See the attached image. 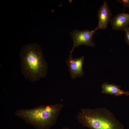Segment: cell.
I'll return each instance as SVG.
<instances>
[{
  "instance_id": "obj_4",
  "label": "cell",
  "mask_w": 129,
  "mask_h": 129,
  "mask_svg": "<svg viewBox=\"0 0 129 129\" xmlns=\"http://www.w3.org/2000/svg\"><path fill=\"white\" fill-rule=\"evenodd\" d=\"M97 30L96 28L91 30L88 29L82 30L75 29L70 32V34L73 41V47L70 52L72 53L75 48L81 45L94 47L95 43L93 41V36Z\"/></svg>"
},
{
  "instance_id": "obj_2",
  "label": "cell",
  "mask_w": 129,
  "mask_h": 129,
  "mask_svg": "<svg viewBox=\"0 0 129 129\" xmlns=\"http://www.w3.org/2000/svg\"><path fill=\"white\" fill-rule=\"evenodd\" d=\"M64 104L41 105L33 108L16 110V116L36 129H50L57 122Z\"/></svg>"
},
{
  "instance_id": "obj_5",
  "label": "cell",
  "mask_w": 129,
  "mask_h": 129,
  "mask_svg": "<svg viewBox=\"0 0 129 129\" xmlns=\"http://www.w3.org/2000/svg\"><path fill=\"white\" fill-rule=\"evenodd\" d=\"M72 53L70 52V54L66 61V63L68 68L71 78L75 79L83 76L85 74L82 70L85 58L84 56H82L74 59Z\"/></svg>"
},
{
  "instance_id": "obj_1",
  "label": "cell",
  "mask_w": 129,
  "mask_h": 129,
  "mask_svg": "<svg viewBox=\"0 0 129 129\" xmlns=\"http://www.w3.org/2000/svg\"><path fill=\"white\" fill-rule=\"evenodd\" d=\"M20 56L21 71L26 78L35 82L46 76L48 67L40 45L33 43L24 46Z\"/></svg>"
},
{
  "instance_id": "obj_7",
  "label": "cell",
  "mask_w": 129,
  "mask_h": 129,
  "mask_svg": "<svg viewBox=\"0 0 129 129\" xmlns=\"http://www.w3.org/2000/svg\"><path fill=\"white\" fill-rule=\"evenodd\" d=\"M110 22L113 30L124 31L129 25V14L119 13L114 16Z\"/></svg>"
},
{
  "instance_id": "obj_9",
  "label": "cell",
  "mask_w": 129,
  "mask_h": 129,
  "mask_svg": "<svg viewBox=\"0 0 129 129\" xmlns=\"http://www.w3.org/2000/svg\"><path fill=\"white\" fill-rule=\"evenodd\" d=\"M125 33V41L129 46V27H127L124 30Z\"/></svg>"
},
{
  "instance_id": "obj_6",
  "label": "cell",
  "mask_w": 129,
  "mask_h": 129,
  "mask_svg": "<svg viewBox=\"0 0 129 129\" xmlns=\"http://www.w3.org/2000/svg\"><path fill=\"white\" fill-rule=\"evenodd\" d=\"M112 15L111 10L108 5V2L104 1L102 4L99 8L97 13L98 23L96 28L103 30L107 28L108 24L111 20Z\"/></svg>"
},
{
  "instance_id": "obj_3",
  "label": "cell",
  "mask_w": 129,
  "mask_h": 129,
  "mask_svg": "<svg viewBox=\"0 0 129 129\" xmlns=\"http://www.w3.org/2000/svg\"><path fill=\"white\" fill-rule=\"evenodd\" d=\"M79 123L90 129H124L123 124L105 108H82L76 117Z\"/></svg>"
},
{
  "instance_id": "obj_8",
  "label": "cell",
  "mask_w": 129,
  "mask_h": 129,
  "mask_svg": "<svg viewBox=\"0 0 129 129\" xmlns=\"http://www.w3.org/2000/svg\"><path fill=\"white\" fill-rule=\"evenodd\" d=\"M121 86L105 82L102 85V93L118 96L125 95H129V91H125L121 90Z\"/></svg>"
},
{
  "instance_id": "obj_10",
  "label": "cell",
  "mask_w": 129,
  "mask_h": 129,
  "mask_svg": "<svg viewBox=\"0 0 129 129\" xmlns=\"http://www.w3.org/2000/svg\"><path fill=\"white\" fill-rule=\"evenodd\" d=\"M117 1L122 4L124 7L129 8V0H118Z\"/></svg>"
},
{
  "instance_id": "obj_11",
  "label": "cell",
  "mask_w": 129,
  "mask_h": 129,
  "mask_svg": "<svg viewBox=\"0 0 129 129\" xmlns=\"http://www.w3.org/2000/svg\"><path fill=\"white\" fill-rule=\"evenodd\" d=\"M61 129H70L68 127H64Z\"/></svg>"
}]
</instances>
